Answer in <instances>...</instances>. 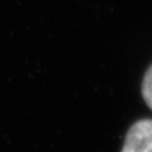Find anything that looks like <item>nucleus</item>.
<instances>
[{"label": "nucleus", "mask_w": 152, "mask_h": 152, "mask_svg": "<svg viewBox=\"0 0 152 152\" xmlns=\"http://www.w3.org/2000/svg\"><path fill=\"white\" fill-rule=\"evenodd\" d=\"M142 95L147 105L152 109V65L145 74L143 83H142Z\"/></svg>", "instance_id": "2"}, {"label": "nucleus", "mask_w": 152, "mask_h": 152, "mask_svg": "<svg viewBox=\"0 0 152 152\" xmlns=\"http://www.w3.org/2000/svg\"><path fill=\"white\" fill-rule=\"evenodd\" d=\"M122 152H152V119H141L129 128Z\"/></svg>", "instance_id": "1"}]
</instances>
